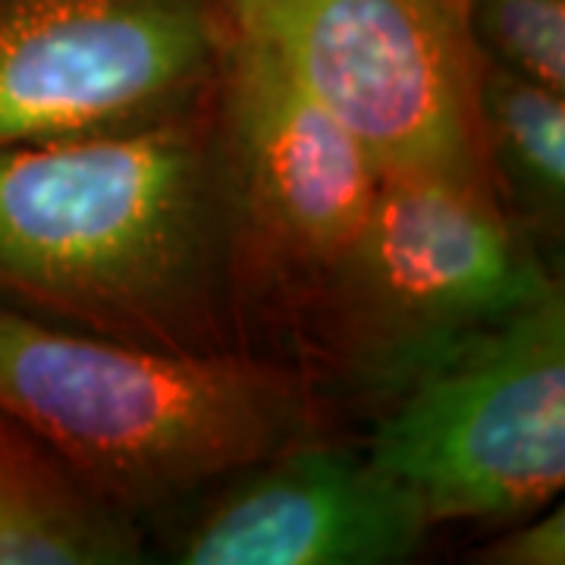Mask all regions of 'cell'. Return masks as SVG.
<instances>
[{
    "label": "cell",
    "mask_w": 565,
    "mask_h": 565,
    "mask_svg": "<svg viewBox=\"0 0 565 565\" xmlns=\"http://www.w3.org/2000/svg\"><path fill=\"white\" fill-rule=\"evenodd\" d=\"M136 519L0 405V565L148 563Z\"/></svg>",
    "instance_id": "obj_9"
},
{
    "label": "cell",
    "mask_w": 565,
    "mask_h": 565,
    "mask_svg": "<svg viewBox=\"0 0 565 565\" xmlns=\"http://www.w3.org/2000/svg\"><path fill=\"white\" fill-rule=\"evenodd\" d=\"M0 405L132 515L167 509L308 437L299 371L230 352H161L0 302Z\"/></svg>",
    "instance_id": "obj_2"
},
{
    "label": "cell",
    "mask_w": 565,
    "mask_h": 565,
    "mask_svg": "<svg viewBox=\"0 0 565 565\" xmlns=\"http://www.w3.org/2000/svg\"><path fill=\"white\" fill-rule=\"evenodd\" d=\"M440 3H446V7H449V10L465 22V0H440Z\"/></svg>",
    "instance_id": "obj_13"
},
{
    "label": "cell",
    "mask_w": 565,
    "mask_h": 565,
    "mask_svg": "<svg viewBox=\"0 0 565 565\" xmlns=\"http://www.w3.org/2000/svg\"><path fill=\"white\" fill-rule=\"evenodd\" d=\"M478 57L565 92V0H465Z\"/></svg>",
    "instance_id": "obj_11"
},
{
    "label": "cell",
    "mask_w": 565,
    "mask_h": 565,
    "mask_svg": "<svg viewBox=\"0 0 565 565\" xmlns=\"http://www.w3.org/2000/svg\"><path fill=\"white\" fill-rule=\"evenodd\" d=\"M484 565H563L565 563V509L531 512L525 525L512 527L475 556Z\"/></svg>",
    "instance_id": "obj_12"
},
{
    "label": "cell",
    "mask_w": 565,
    "mask_h": 565,
    "mask_svg": "<svg viewBox=\"0 0 565 565\" xmlns=\"http://www.w3.org/2000/svg\"><path fill=\"white\" fill-rule=\"evenodd\" d=\"M230 39L223 0H0V148L204 110Z\"/></svg>",
    "instance_id": "obj_5"
},
{
    "label": "cell",
    "mask_w": 565,
    "mask_h": 565,
    "mask_svg": "<svg viewBox=\"0 0 565 565\" xmlns=\"http://www.w3.org/2000/svg\"><path fill=\"white\" fill-rule=\"evenodd\" d=\"M239 204L214 104L0 148V302L161 352H230Z\"/></svg>",
    "instance_id": "obj_1"
},
{
    "label": "cell",
    "mask_w": 565,
    "mask_h": 565,
    "mask_svg": "<svg viewBox=\"0 0 565 565\" xmlns=\"http://www.w3.org/2000/svg\"><path fill=\"white\" fill-rule=\"evenodd\" d=\"M386 393L367 459L405 484L430 525L522 519L565 484V296L484 327Z\"/></svg>",
    "instance_id": "obj_3"
},
{
    "label": "cell",
    "mask_w": 565,
    "mask_h": 565,
    "mask_svg": "<svg viewBox=\"0 0 565 565\" xmlns=\"http://www.w3.org/2000/svg\"><path fill=\"white\" fill-rule=\"evenodd\" d=\"M343 122L381 177L478 170L475 66L440 0H223Z\"/></svg>",
    "instance_id": "obj_6"
},
{
    "label": "cell",
    "mask_w": 565,
    "mask_h": 565,
    "mask_svg": "<svg viewBox=\"0 0 565 565\" xmlns=\"http://www.w3.org/2000/svg\"><path fill=\"white\" fill-rule=\"evenodd\" d=\"M475 126L509 199L527 217L563 226L565 92L481 57L475 66Z\"/></svg>",
    "instance_id": "obj_10"
},
{
    "label": "cell",
    "mask_w": 565,
    "mask_h": 565,
    "mask_svg": "<svg viewBox=\"0 0 565 565\" xmlns=\"http://www.w3.org/2000/svg\"><path fill=\"white\" fill-rule=\"evenodd\" d=\"M223 484V481H221ZM415 493L367 452L286 446L230 475L173 544L182 565H393L430 531Z\"/></svg>",
    "instance_id": "obj_8"
},
{
    "label": "cell",
    "mask_w": 565,
    "mask_h": 565,
    "mask_svg": "<svg viewBox=\"0 0 565 565\" xmlns=\"http://www.w3.org/2000/svg\"><path fill=\"white\" fill-rule=\"evenodd\" d=\"M214 102L239 211L289 262L330 270L371 211L377 167L299 76L239 29Z\"/></svg>",
    "instance_id": "obj_7"
},
{
    "label": "cell",
    "mask_w": 565,
    "mask_h": 565,
    "mask_svg": "<svg viewBox=\"0 0 565 565\" xmlns=\"http://www.w3.org/2000/svg\"><path fill=\"white\" fill-rule=\"evenodd\" d=\"M327 274L349 355L377 390L559 282L487 195L481 167L381 177L359 236Z\"/></svg>",
    "instance_id": "obj_4"
}]
</instances>
